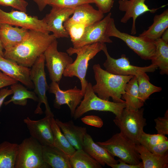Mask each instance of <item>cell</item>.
Returning a JSON list of instances; mask_svg holds the SVG:
<instances>
[{"instance_id":"6da1fadb","label":"cell","mask_w":168,"mask_h":168,"mask_svg":"<svg viewBox=\"0 0 168 168\" xmlns=\"http://www.w3.org/2000/svg\"><path fill=\"white\" fill-rule=\"evenodd\" d=\"M56 39L53 34L29 30L26 39L14 47L5 50L3 57L24 67H31Z\"/></svg>"},{"instance_id":"7a4b0ae2","label":"cell","mask_w":168,"mask_h":168,"mask_svg":"<svg viewBox=\"0 0 168 168\" xmlns=\"http://www.w3.org/2000/svg\"><path fill=\"white\" fill-rule=\"evenodd\" d=\"M93 70L96 83L92 86V89L98 96L107 100L111 98L115 102H125L121 99L122 95L125 92L126 84L133 76L110 73L102 69L99 64L94 65Z\"/></svg>"},{"instance_id":"3957f363","label":"cell","mask_w":168,"mask_h":168,"mask_svg":"<svg viewBox=\"0 0 168 168\" xmlns=\"http://www.w3.org/2000/svg\"><path fill=\"white\" fill-rule=\"evenodd\" d=\"M105 43H96L74 49L71 47L66 50L69 55L76 54L75 60L65 68L63 75L65 77H75L80 80L82 91L84 95L85 91L88 82L86 77L89 61L93 58L100 52L102 50Z\"/></svg>"},{"instance_id":"277c9868","label":"cell","mask_w":168,"mask_h":168,"mask_svg":"<svg viewBox=\"0 0 168 168\" xmlns=\"http://www.w3.org/2000/svg\"><path fill=\"white\" fill-rule=\"evenodd\" d=\"M83 98L75 111L73 117L74 120L91 110L110 112L117 117L126 106L125 102H115L99 97L94 92L91 82L88 83Z\"/></svg>"},{"instance_id":"5b68a950","label":"cell","mask_w":168,"mask_h":168,"mask_svg":"<svg viewBox=\"0 0 168 168\" xmlns=\"http://www.w3.org/2000/svg\"><path fill=\"white\" fill-rule=\"evenodd\" d=\"M96 143L113 156L127 163L136 165L141 162L136 144L120 132L114 134L106 141Z\"/></svg>"},{"instance_id":"8992f818","label":"cell","mask_w":168,"mask_h":168,"mask_svg":"<svg viewBox=\"0 0 168 168\" xmlns=\"http://www.w3.org/2000/svg\"><path fill=\"white\" fill-rule=\"evenodd\" d=\"M42 145L31 137L18 144L14 168H49L44 161Z\"/></svg>"},{"instance_id":"52a82bcc","label":"cell","mask_w":168,"mask_h":168,"mask_svg":"<svg viewBox=\"0 0 168 168\" xmlns=\"http://www.w3.org/2000/svg\"><path fill=\"white\" fill-rule=\"evenodd\" d=\"M106 32L109 37H115L123 40L142 59L151 60L153 57L156 49L154 41L145 37L136 36L121 32L116 28L114 21L112 17Z\"/></svg>"},{"instance_id":"ba28073f","label":"cell","mask_w":168,"mask_h":168,"mask_svg":"<svg viewBox=\"0 0 168 168\" xmlns=\"http://www.w3.org/2000/svg\"><path fill=\"white\" fill-rule=\"evenodd\" d=\"M144 111L142 108L136 111L124 108L120 115L113 120L120 132L136 144H139L144 127L147 125L146 119L143 117Z\"/></svg>"},{"instance_id":"9c48e42d","label":"cell","mask_w":168,"mask_h":168,"mask_svg":"<svg viewBox=\"0 0 168 168\" xmlns=\"http://www.w3.org/2000/svg\"><path fill=\"white\" fill-rule=\"evenodd\" d=\"M45 63L43 54L38 58L30 70V78L34 85V92L38 98V103L34 113L40 115L43 113L41 105L43 103L45 108V116L54 117L46 95L49 86L46 80L44 70Z\"/></svg>"},{"instance_id":"30bf717a","label":"cell","mask_w":168,"mask_h":168,"mask_svg":"<svg viewBox=\"0 0 168 168\" xmlns=\"http://www.w3.org/2000/svg\"><path fill=\"white\" fill-rule=\"evenodd\" d=\"M58 42L55 39L44 53L46 66L50 80L59 83L66 67L73 62L67 53L59 51Z\"/></svg>"},{"instance_id":"8fae6325","label":"cell","mask_w":168,"mask_h":168,"mask_svg":"<svg viewBox=\"0 0 168 168\" xmlns=\"http://www.w3.org/2000/svg\"><path fill=\"white\" fill-rule=\"evenodd\" d=\"M0 22L47 34L50 33L44 18L39 19L36 16H29L19 10L6 12L0 8Z\"/></svg>"},{"instance_id":"7c38bea8","label":"cell","mask_w":168,"mask_h":168,"mask_svg":"<svg viewBox=\"0 0 168 168\" xmlns=\"http://www.w3.org/2000/svg\"><path fill=\"white\" fill-rule=\"evenodd\" d=\"M102 51L106 58L103 63L105 70L113 74L124 76H135L142 71L154 72L158 68L156 66L152 64L149 66L143 67L133 65L130 64L128 58L124 54H122L119 58H114L109 54L105 43Z\"/></svg>"},{"instance_id":"4fadbf2b","label":"cell","mask_w":168,"mask_h":168,"mask_svg":"<svg viewBox=\"0 0 168 168\" xmlns=\"http://www.w3.org/2000/svg\"><path fill=\"white\" fill-rule=\"evenodd\" d=\"M111 16L110 12L101 20L86 27L81 38L72 44L73 48H79L96 43H112L106 32Z\"/></svg>"},{"instance_id":"5bb4252c","label":"cell","mask_w":168,"mask_h":168,"mask_svg":"<svg viewBox=\"0 0 168 168\" xmlns=\"http://www.w3.org/2000/svg\"><path fill=\"white\" fill-rule=\"evenodd\" d=\"M49 86V92L55 96L54 107L59 109L62 105H67L70 109L71 116L73 117L76 108L83 97L81 90L75 86L73 88L63 90L60 88L58 83L54 82H52Z\"/></svg>"},{"instance_id":"9a60e30c","label":"cell","mask_w":168,"mask_h":168,"mask_svg":"<svg viewBox=\"0 0 168 168\" xmlns=\"http://www.w3.org/2000/svg\"><path fill=\"white\" fill-rule=\"evenodd\" d=\"M52 7L49 12L44 17L49 31L57 39L68 38V34L63 24L73 14L75 7Z\"/></svg>"},{"instance_id":"2e32d148","label":"cell","mask_w":168,"mask_h":168,"mask_svg":"<svg viewBox=\"0 0 168 168\" xmlns=\"http://www.w3.org/2000/svg\"><path fill=\"white\" fill-rule=\"evenodd\" d=\"M146 0H119V9L125 12V13L120 20L122 23H126L131 18L133 19V23L131 30V34L136 33V21L140 16L147 12L155 13L158 9L166 5L162 6L157 8L150 9L145 3Z\"/></svg>"},{"instance_id":"e0dca14e","label":"cell","mask_w":168,"mask_h":168,"mask_svg":"<svg viewBox=\"0 0 168 168\" xmlns=\"http://www.w3.org/2000/svg\"><path fill=\"white\" fill-rule=\"evenodd\" d=\"M49 116L38 120L31 119L27 117L24 119L31 137L37 140L42 145H54L53 131Z\"/></svg>"},{"instance_id":"ac0fdd59","label":"cell","mask_w":168,"mask_h":168,"mask_svg":"<svg viewBox=\"0 0 168 168\" xmlns=\"http://www.w3.org/2000/svg\"><path fill=\"white\" fill-rule=\"evenodd\" d=\"M30 70L29 68L0 55V71L20 82L28 88L34 89V85L30 78Z\"/></svg>"},{"instance_id":"d6986e66","label":"cell","mask_w":168,"mask_h":168,"mask_svg":"<svg viewBox=\"0 0 168 168\" xmlns=\"http://www.w3.org/2000/svg\"><path fill=\"white\" fill-rule=\"evenodd\" d=\"M29 30L5 23L0 26V39L5 50L19 45L27 37Z\"/></svg>"},{"instance_id":"ffe728a7","label":"cell","mask_w":168,"mask_h":168,"mask_svg":"<svg viewBox=\"0 0 168 168\" xmlns=\"http://www.w3.org/2000/svg\"><path fill=\"white\" fill-rule=\"evenodd\" d=\"M55 121L70 143L76 150L83 149V141L87 133L85 127L76 125L72 120L63 122L58 119Z\"/></svg>"},{"instance_id":"44dd1931","label":"cell","mask_w":168,"mask_h":168,"mask_svg":"<svg viewBox=\"0 0 168 168\" xmlns=\"http://www.w3.org/2000/svg\"><path fill=\"white\" fill-rule=\"evenodd\" d=\"M83 149L101 166L118 163L114 156L106 149L94 142L90 135L86 133L85 136Z\"/></svg>"},{"instance_id":"7402d4cb","label":"cell","mask_w":168,"mask_h":168,"mask_svg":"<svg viewBox=\"0 0 168 168\" xmlns=\"http://www.w3.org/2000/svg\"><path fill=\"white\" fill-rule=\"evenodd\" d=\"M72 15L67 21L71 23L83 24L86 26L101 20L104 17L103 13L95 9L89 3L76 7Z\"/></svg>"},{"instance_id":"603a6c76","label":"cell","mask_w":168,"mask_h":168,"mask_svg":"<svg viewBox=\"0 0 168 168\" xmlns=\"http://www.w3.org/2000/svg\"><path fill=\"white\" fill-rule=\"evenodd\" d=\"M43 160L52 168H72L70 157L54 145L42 146Z\"/></svg>"},{"instance_id":"cb8c5ba5","label":"cell","mask_w":168,"mask_h":168,"mask_svg":"<svg viewBox=\"0 0 168 168\" xmlns=\"http://www.w3.org/2000/svg\"><path fill=\"white\" fill-rule=\"evenodd\" d=\"M124 91L121 99L125 101V109L136 111L143 106L144 103L139 98L137 81L135 76H133L126 84Z\"/></svg>"},{"instance_id":"d4e9b609","label":"cell","mask_w":168,"mask_h":168,"mask_svg":"<svg viewBox=\"0 0 168 168\" xmlns=\"http://www.w3.org/2000/svg\"><path fill=\"white\" fill-rule=\"evenodd\" d=\"M136 148L142 161L143 168H168V153L161 155L152 153L140 144Z\"/></svg>"},{"instance_id":"484cf974","label":"cell","mask_w":168,"mask_h":168,"mask_svg":"<svg viewBox=\"0 0 168 168\" xmlns=\"http://www.w3.org/2000/svg\"><path fill=\"white\" fill-rule=\"evenodd\" d=\"M168 28V9L165 10L159 15H155L153 22L146 30L139 35L154 41L161 37Z\"/></svg>"},{"instance_id":"4316f807","label":"cell","mask_w":168,"mask_h":168,"mask_svg":"<svg viewBox=\"0 0 168 168\" xmlns=\"http://www.w3.org/2000/svg\"><path fill=\"white\" fill-rule=\"evenodd\" d=\"M156 49L154 55L151 60L152 64L160 69L162 75H168V43L161 38L154 41Z\"/></svg>"},{"instance_id":"83f0119b","label":"cell","mask_w":168,"mask_h":168,"mask_svg":"<svg viewBox=\"0 0 168 168\" xmlns=\"http://www.w3.org/2000/svg\"><path fill=\"white\" fill-rule=\"evenodd\" d=\"M18 144L5 141L0 143V168H14Z\"/></svg>"},{"instance_id":"f1b7e54d","label":"cell","mask_w":168,"mask_h":168,"mask_svg":"<svg viewBox=\"0 0 168 168\" xmlns=\"http://www.w3.org/2000/svg\"><path fill=\"white\" fill-rule=\"evenodd\" d=\"M10 87L13 95L10 100L4 103L5 105L12 102L16 105L25 106L28 99L38 102V98L34 91L28 90L22 84L17 83L11 85Z\"/></svg>"},{"instance_id":"f546056e","label":"cell","mask_w":168,"mask_h":168,"mask_svg":"<svg viewBox=\"0 0 168 168\" xmlns=\"http://www.w3.org/2000/svg\"><path fill=\"white\" fill-rule=\"evenodd\" d=\"M136 77L138 86L139 96L143 103L148 99L150 96L156 92L162 90L161 87L155 86L150 82V78L146 72L142 71L138 73Z\"/></svg>"},{"instance_id":"4dcf8cb0","label":"cell","mask_w":168,"mask_h":168,"mask_svg":"<svg viewBox=\"0 0 168 168\" xmlns=\"http://www.w3.org/2000/svg\"><path fill=\"white\" fill-rule=\"evenodd\" d=\"M72 168H101L102 166L83 149L76 150L70 157Z\"/></svg>"},{"instance_id":"1f68e13d","label":"cell","mask_w":168,"mask_h":168,"mask_svg":"<svg viewBox=\"0 0 168 168\" xmlns=\"http://www.w3.org/2000/svg\"><path fill=\"white\" fill-rule=\"evenodd\" d=\"M50 123L53 134L54 146L63 151L70 157L76 150L65 136L54 117H51Z\"/></svg>"},{"instance_id":"d6a6232c","label":"cell","mask_w":168,"mask_h":168,"mask_svg":"<svg viewBox=\"0 0 168 168\" xmlns=\"http://www.w3.org/2000/svg\"><path fill=\"white\" fill-rule=\"evenodd\" d=\"M63 26L71 38L72 44L77 42L81 38L85 28L87 27L83 24L71 23L67 21L64 22Z\"/></svg>"},{"instance_id":"836d02e7","label":"cell","mask_w":168,"mask_h":168,"mask_svg":"<svg viewBox=\"0 0 168 168\" xmlns=\"http://www.w3.org/2000/svg\"><path fill=\"white\" fill-rule=\"evenodd\" d=\"M168 140L165 135L157 133L150 134L144 131L140 138L139 144L148 149L154 145L163 141Z\"/></svg>"},{"instance_id":"e575fe53","label":"cell","mask_w":168,"mask_h":168,"mask_svg":"<svg viewBox=\"0 0 168 168\" xmlns=\"http://www.w3.org/2000/svg\"><path fill=\"white\" fill-rule=\"evenodd\" d=\"M93 3V0H49L47 5L51 7L75 8L82 4Z\"/></svg>"},{"instance_id":"d590c367","label":"cell","mask_w":168,"mask_h":168,"mask_svg":"<svg viewBox=\"0 0 168 168\" xmlns=\"http://www.w3.org/2000/svg\"><path fill=\"white\" fill-rule=\"evenodd\" d=\"M155 122V128L157 133L165 135L168 134V110H167L164 116L158 117L154 119Z\"/></svg>"},{"instance_id":"8d00e7d4","label":"cell","mask_w":168,"mask_h":168,"mask_svg":"<svg viewBox=\"0 0 168 168\" xmlns=\"http://www.w3.org/2000/svg\"><path fill=\"white\" fill-rule=\"evenodd\" d=\"M28 3L25 0H0V5L10 6L19 11L26 12Z\"/></svg>"},{"instance_id":"74e56055","label":"cell","mask_w":168,"mask_h":168,"mask_svg":"<svg viewBox=\"0 0 168 168\" xmlns=\"http://www.w3.org/2000/svg\"><path fill=\"white\" fill-rule=\"evenodd\" d=\"M81 120L84 124L98 128H101L103 122L101 118L94 115H87L81 119Z\"/></svg>"},{"instance_id":"f35d334b","label":"cell","mask_w":168,"mask_h":168,"mask_svg":"<svg viewBox=\"0 0 168 168\" xmlns=\"http://www.w3.org/2000/svg\"><path fill=\"white\" fill-rule=\"evenodd\" d=\"M94 3L103 14L109 12L113 7L114 0H93Z\"/></svg>"},{"instance_id":"ab89813d","label":"cell","mask_w":168,"mask_h":168,"mask_svg":"<svg viewBox=\"0 0 168 168\" xmlns=\"http://www.w3.org/2000/svg\"><path fill=\"white\" fill-rule=\"evenodd\" d=\"M147 150L155 154L165 155L168 153V140L159 143Z\"/></svg>"},{"instance_id":"60d3db41","label":"cell","mask_w":168,"mask_h":168,"mask_svg":"<svg viewBox=\"0 0 168 168\" xmlns=\"http://www.w3.org/2000/svg\"><path fill=\"white\" fill-rule=\"evenodd\" d=\"M18 81L0 71V88L17 83Z\"/></svg>"},{"instance_id":"b9f144b4","label":"cell","mask_w":168,"mask_h":168,"mask_svg":"<svg viewBox=\"0 0 168 168\" xmlns=\"http://www.w3.org/2000/svg\"><path fill=\"white\" fill-rule=\"evenodd\" d=\"M119 163L116 164H108L107 165L112 168H143V165L142 162L136 165H132L127 163L121 160H118Z\"/></svg>"},{"instance_id":"7bdbcfd3","label":"cell","mask_w":168,"mask_h":168,"mask_svg":"<svg viewBox=\"0 0 168 168\" xmlns=\"http://www.w3.org/2000/svg\"><path fill=\"white\" fill-rule=\"evenodd\" d=\"M13 91L8 88L2 89L0 90V112L1 108L5 99L8 96L13 94Z\"/></svg>"},{"instance_id":"ee69618b","label":"cell","mask_w":168,"mask_h":168,"mask_svg":"<svg viewBox=\"0 0 168 168\" xmlns=\"http://www.w3.org/2000/svg\"><path fill=\"white\" fill-rule=\"evenodd\" d=\"M37 4L39 10L42 12L47 5L49 0H32Z\"/></svg>"},{"instance_id":"f6af8a7d","label":"cell","mask_w":168,"mask_h":168,"mask_svg":"<svg viewBox=\"0 0 168 168\" xmlns=\"http://www.w3.org/2000/svg\"><path fill=\"white\" fill-rule=\"evenodd\" d=\"M161 38L167 43H168V29H166L163 34Z\"/></svg>"},{"instance_id":"bcb514c9","label":"cell","mask_w":168,"mask_h":168,"mask_svg":"<svg viewBox=\"0 0 168 168\" xmlns=\"http://www.w3.org/2000/svg\"><path fill=\"white\" fill-rule=\"evenodd\" d=\"M4 49L3 46L2 45V42L0 39V55L3 57L4 56V52H3V49Z\"/></svg>"},{"instance_id":"7dc6e473","label":"cell","mask_w":168,"mask_h":168,"mask_svg":"<svg viewBox=\"0 0 168 168\" xmlns=\"http://www.w3.org/2000/svg\"><path fill=\"white\" fill-rule=\"evenodd\" d=\"M1 24V23L0 22V26Z\"/></svg>"}]
</instances>
